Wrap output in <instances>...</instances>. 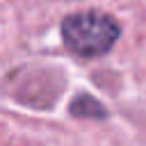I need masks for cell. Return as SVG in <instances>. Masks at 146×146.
Here are the masks:
<instances>
[{
  "mask_svg": "<svg viewBox=\"0 0 146 146\" xmlns=\"http://www.w3.org/2000/svg\"><path fill=\"white\" fill-rule=\"evenodd\" d=\"M59 32L68 52L82 59H96L114 48L121 36V25L105 11L87 9L68 14L62 21Z\"/></svg>",
  "mask_w": 146,
  "mask_h": 146,
  "instance_id": "1",
  "label": "cell"
},
{
  "mask_svg": "<svg viewBox=\"0 0 146 146\" xmlns=\"http://www.w3.org/2000/svg\"><path fill=\"white\" fill-rule=\"evenodd\" d=\"M68 112H71L73 116H78V119H94V121H100V119L107 116V110L103 107V103L96 100V98L89 96V94L75 96V98L71 100V105H68Z\"/></svg>",
  "mask_w": 146,
  "mask_h": 146,
  "instance_id": "2",
  "label": "cell"
}]
</instances>
